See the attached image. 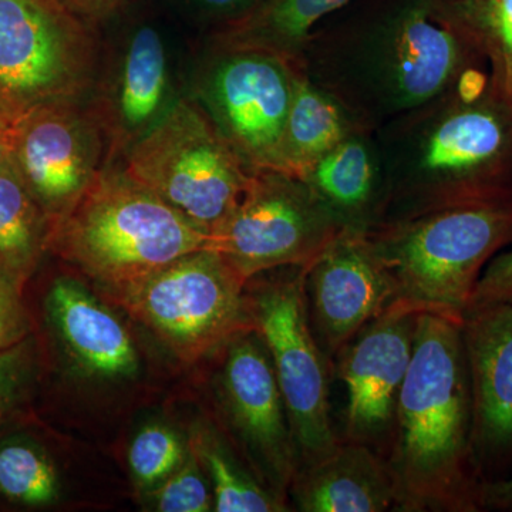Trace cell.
I'll return each instance as SVG.
<instances>
[{
	"label": "cell",
	"instance_id": "11",
	"mask_svg": "<svg viewBox=\"0 0 512 512\" xmlns=\"http://www.w3.org/2000/svg\"><path fill=\"white\" fill-rule=\"evenodd\" d=\"M200 101L229 147L251 171H278L296 63L262 47L215 40Z\"/></svg>",
	"mask_w": 512,
	"mask_h": 512
},
{
	"label": "cell",
	"instance_id": "14",
	"mask_svg": "<svg viewBox=\"0 0 512 512\" xmlns=\"http://www.w3.org/2000/svg\"><path fill=\"white\" fill-rule=\"evenodd\" d=\"M313 333L329 362L397 301L396 286L366 231L342 228L305 266Z\"/></svg>",
	"mask_w": 512,
	"mask_h": 512
},
{
	"label": "cell",
	"instance_id": "5",
	"mask_svg": "<svg viewBox=\"0 0 512 512\" xmlns=\"http://www.w3.org/2000/svg\"><path fill=\"white\" fill-rule=\"evenodd\" d=\"M366 232L396 302L461 323L484 269L512 245V195L433 208Z\"/></svg>",
	"mask_w": 512,
	"mask_h": 512
},
{
	"label": "cell",
	"instance_id": "7",
	"mask_svg": "<svg viewBox=\"0 0 512 512\" xmlns=\"http://www.w3.org/2000/svg\"><path fill=\"white\" fill-rule=\"evenodd\" d=\"M106 296L185 363L215 355L238 333L254 329L247 282L210 248Z\"/></svg>",
	"mask_w": 512,
	"mask_h": 512
},
{
	"label": "cell",
	"instance_id": "27",
	"mask_svg": "<svg viewBox=\"0 0 512 512\" xmlns=\"http://www.w3.org/2000/svg\"><path fill=\"white\" fill-rule=\"evenodd\" d=\"M188 446L170 427L151 424L138 431L128 448V466L138 487L153 490L183 464Z\"/></svg>",
	"mask_w": 512,
	"mask_h": 512
},
{
	"label": "cell",
	"instance_id": "16",
	"mask_svg": "<svg viewBox=\"0 0 512 512\" xmlns=\"http://www.w3.org/2000/svg\"><path fill=\"white\" fill-rule=\"evenodd\" d=\"M473 450L485 481L512 476V303H471L461 322Z\"/></svg>",
	"mask_w": 512,
	"mask_h": 512
},
{
	"label": "cell",
	"instance_id": "2",
	"mask_svg": "<svg viewBox=\"0 0 512 512\" xmlns=\"http://www.w3.org/2000/svg\"><path fill=\"white\" fill-rule=\"evenodd\" d=\"M375 134L386 178L379 224L512 195V99L490 70L468 74L456 89Z\"/></svg>",
	"mask_w": 512,
	"mask_h": 512
},
{
	"label": "cell",
	"instance_id": "15",
	"mask_svg": "<svg viewBox=\"0 0 512 512\" xmlns=\"http://www.w3.org/2000/svg\"><path fill=\"white\" fill-rule=\"evenodd\" d=\"M417 316L394 302L345 346L333 370L348 394L346 439L386 456L397 400L412 363Z\"/></svg>",
	"mask_w": 512,
	"mask_h": 512
},
{
	"label": "cell",
	"instance_id": "21",
	"mask_svg": "<svg viewBox=\"0 0 512 512\" xmlns=\"http://www.w3.org/2000/svg\"><path fill=\"white\" fill-rule=\"evenodd\" d=\"M362 127L338 97L319 86L296 64L279 153V173L302 180L320 158Z\"/></svg>",
	"mask_w": 512,
	"mask_h": 512
},
{
	"label": "cell",
	"instance_id": "18",
	"mask_svg": "<svg viewBox=\"0 0 512 512\" xmlns=\"http://www.w3.org/2000/svg\"><path fill=\"white\" fill-rule=\"evenodd\" d=\"M289 493L303 512L393 511L396 491L386 458L348 439L296 471Z\"/></svg>",
	"mask_w": 512,
	"mask_h": 512
},
{
	"label": "cell",
	"instance_id": "34",
	"mask_svg": "<svg viewBox=\"0 0 512 512\" xmlns=\"http://www.w3.org/2000/svg\"><path fill=\"white\" fill-rule=\"evenodd\" d=\"M483 510L512 511V476L485 481L481 490Z\"/></svg>",
	"mask_w": 512,
	"mask_h": 512
},
{
	"label": "cell",
	"instance_id": "12",
	"mask_svg": "<svg viewBox=\"0 0 512 512\" xmlns=\"http://www.w3.org/2000/svg\"><path fill=\"white\" fill-rule=\"evenodd\" d=\"M217 353L215 390L225 423L252 474L286 501L299 457L268 350L248 329Z\"/></svg>",
	"mask_w": 512,
	"mask_h": 512
},
{
	"label": "cell",
	"instance_id": "33",
	"mask_svg": "<svg viewBox=\"0 0 512 512\" xmlns=\"http://www.w3.org/2000/svg\"><path fill=\"white\" fill-rule=\"evenodd\" d=\"M264 2L265 0H188L202 15L218 20L220 26L242 18Z\"/></svg>",
	"mask_w": 512,
	"mask_h": 512
},
{
	"label": "cell",
	"instance_id": "32",
	"mask_svg": "<svg viewBox=\"0 0 512 512\" xmlns=\"http://www.w3.org/2000/svg\"><path fill=\"white\" fill-rule=\"evenodd\" d=\"M70 12L89 26L116 18L137 0H60Z\"/></svg>",
	"mask_w": 512,
	"mask_h": 512
},
{
	"label": "cell",
	"instance_id": "29",
	"mask_svg": "<svg viewBox=\"0 0 512 512\" xmlns=\"http://www.w3.org/2000/svg\"><path fill=\"white\" fill-rule=\"evenodd\" d=\"M32 363L29 339L0 352V421L8 416L25 390L32 372Z\"/></svg>",
	"mask_w": 512,
	"mask_h": 512
},
{
	"label": "cell",
	"instance_id": "31",
	"mask_svg": "<svg viewBox=\"0 0 512 512\" xmlns=\"http://www.w3.org/2000/svg\"><path fill=\"white\" fill-rule=\"evenodd\" d=\"M512 303V248L495 255L484 269L471 303Z\"/></svg>",
	"mask_w": 512,
	"mask_h": 512
},
{
	"label": "cell",
	"instance_id": "28",
	"mask_svg": "<svg viewBox=\"0 0 512 512\" xmlns=\"http://www.w3.org/2000/svg\"><path fill=\"white\" fill-rule=\"evenodd\" d=\"M154 507L161 512H208L214 510L210 481L194 448L188 444L187 457L158 487L150 490Z\"/></svg>",
	"mask_w": 512,
	"mask_h": 512
},
{
	"label": "cell",
	"instance_id": "8",
	"mask_svg": "<svg viewBox=\"0 0 512 512\" xmlns=\"http://www.w3.org/2000/svg\"><path fill=\"white\" fill-rule=\"evenodd\" d=\"M97 66L92 26L60 0H0V119L84 100Z\"/></svg>",
	"mask_w": 512,
	"mask_h": 512
},
{
	"label": "cell",
	"instance_id": "6",
	"mask_svg": "<svg viewBox=\"0 0 512 512\" xmlns=\"http://www.w3.org/2000/svg\"><path fill=\"white\" fill-rule=\"evenodd\" d=\"M131 178L210 237L241 200L254 171L198 101L181 99L124 154Z\"/></svg>",
	"mask_w": 512,
	"mask_h": 512
},
{
	"label": "cell",
	"instance_id": "35",
	"mask_svg": "<svg viewBox=\"0 0 512 512\" xmlns=\"http://www.w3.org/2000/svg\"><path fill=\"white\" fill-rule=\"evenodd\" d=\"M15 153V126L0 119V167L13 160Z\"/></svg>",
	"mask_w": 512,
	"mask_h": 512
},
{
	"label": "cell",
	"instance_id": "26",
	"mask_svg": "<svg viewBox=\"0 0 512 512\" xmlns=\"http://www.w3.org/2000/svg\"><path fill=\"white\" fill-rule=\"evenodd\" d=\"M60 494L59 476L42 448L26 440L0 443V495L12 503L43 507Z\"/></svg>",
	"mask_w": 512,
	"mask_h": 512
},
{
	"label": "cell",
	"instance_id": "25",
	"mask_svg": "<svg viewBox=\"0 0 512 512\" xmlns=\"http://www.w3.org/2000/svg\"><path fill=\"white\" fill-rule=\"evenodd\" d=\"M490 69L491 80L512 99V0H444Z\"/></svg>",
	"mask_w": 512,
	"mask_h": 512
},
{
	"label": "cell",
	"instance_id": "24",
	"mask_svg": "<svg viewBox=\"0 0 512 512\" xmlns=\"http://www.w3.org/2000/svg\"><path fill=\"white\" fill-rule=\"evenodd\" d=\"M190 446L200 458L214 495L218 512L288 511L286 501L265 487L229 450L224 440L211 430L200 429Z\"/></svg>",
	"mask_w": 512,
	"mask_h": 512
},
{
	"label": "cell",
	"instance_id": "19",
	"mask_svg": "<svg viewBox=\"0 0 512 512\" xmlns=\"http://www.w3.org/2000/svg\"><path fill=\"white\" fill-rule=\"evenodd\" d=\"M46 309L64 346L87 373L104 379L136 375L138 355L130 333L79 282L56 279L47 293Z\"/></svg>",
	"mask_w": 512,
	"mask_h": 512
},
{
	"label": "cell",
	"instance_id": "3",
	"mask_svg": "<svg viewBox=\"0 0 512 512\" xmlns=\"http://www.w3.org/2000/svg\"><path fill=\"white\" fill-rule=\"evenodd\" d=\"M400 512H477L484 480L473 450V406L461 323L419 313L386 451Z\"/></svg>",
	"mask_w": 512,
	"mask_h": 512
},
{
	"label": "cell",
	"instance_id": "30",
	"mask_svg": "<svg viewBox=\"0 0 512 512\" xmlns=\"http://www.w3.org/2000/svg\"><path fill=\"white\" fill-rule=\"evenodd\" d=\"M29 319L20 298V286L0 268V352L28 339Z\"/></svg>",
	"mask_w": 512,
	"mask_h": 512
},
{
	"label": "cell",
	"instance_id": "23",
	"mask_svg": "<svg viewBox=\"0 0 512 512\" xmlns=\"http://www.w3.org/2000/svg\"><path fill=\"white\" fill-rule=\"evenodd\" d=\"M50 222L23 183L15 163L0 167V268L20 288L49 247Z\"/></svg>",
	"mask_w": 512,
	"mask_h": 512
},
{
	"label": "cell",
	"instance_id": "20",
	"mask_svg": "<svg viewBox=\"0 0 512 512\" xmlns=\"http://www.w3.org/2000/svg\"><path fill=\"white\" fill-rule=\"evenodd\" d=\"M340 227L369 231L382 220L386 178L375 131L357 128L302 178Z\"/></svg>",
	"mask_w": 512,
	"mask_h": 512
},
{
	"label": "cell",
	"instance_id": "22",
	"mask_svg": "<svg viewBox=\"0 0 512 512\" xmlns=\"http://www.w3.org/2000/svg\"><path fill=\"white\" fill-rule=\"evenodd\" d=\"M350 2L352 0H265L242 18L221 25L215 40L262 47L296 62L316 26Z\"/></svg>",
	"mask_w": 512,
	"mask_h": 512
},
{
	"label": "cell",
	"instance_id": "10",
	"mask_svg": "<svg viewBox=\"0 0 512 512\" xmlns=\"http://www.w3.org/2000/svg\"><path fill=\"white\" fill-rule=\"evenodd\" d=\"M340 229L301 178L254 171L234 210L211 232L208 248L248 282L274 269L311 264Z\"/></svg>",
	"mask_w": 512,
	"mask_h": 512
},
{
	"label": "cell",
	"instance_id": "1",
	"mask_svg": "<svg viewBox=\"0 0 512 512\" xmlns=\"http://www.w3.org/2000/svg\"><path fill=\"white\" fill-rule=\"evenodd\" d=\"M296 64L372 131L490 70L444 0H403L366 28L315 29Z\"/></svg>",
	"mask_w": 512,
	"mask_h": 512
},
{
	"label": "cell",
	"instance_id": "13",
	"mask_svg": "<svg viewBox=\"0 0 512 512\" xmlns=\"http://www.w3.org/2000/svg\"><path fill=\"white\" fill-rule=\"evenodd\" d=\"M13 126V163L52 229L109 164L106 131L84 100L40 107Z\"/></svg>",
	"mask_w": 512,
	"mask_h": 512
},
{
	"label": "cell",
	"instance_id": "4",
	"mask_svg": "<svg viewBox=\"0 0 512 512\" xmlns=\"http://www.w3.org/2000/svg\"><path fill=\"white\" fill-rule=\"evenodd\" d=\"M210 237L184 215L107 164L50 229L49 247L104 293L153 275Z\"/></svg>",
	"mask_w": 512,
	"mask_h": 512
},
{
	"label": "cell",
	"instance_id": "17",
	"mask_svg": "<svg viewBox=\"0 0 512 512\" xmlns=\"http://www.w3.org/2000/svg\"><path fill=\"white\" fill-rule=\"evenodd\" d=\"M106 99L96 107L109 143V161L140 140L168 104V60L160 32L143 25L128 37Z\"/></svg>",
	"mask_w": 512,
	"mask_h": 512
},
{
	"label": "cell",
	"instance_id": "9",
	"mask_svg": "<svg viewBox=\"0 0 512 512\" xmlns=\"http://www.w3.org/2000/svg\"><path fill=\"white\" fill-rule=\"evenodd\" d=\"M252 326L264 342L288 413L299 467L329 453L333 429L329 370L313 333L305 298V266H285L247 282Z\"/></svg>",
	"mask_w": 512,
	"mask_h": 512
}]
</instances>
